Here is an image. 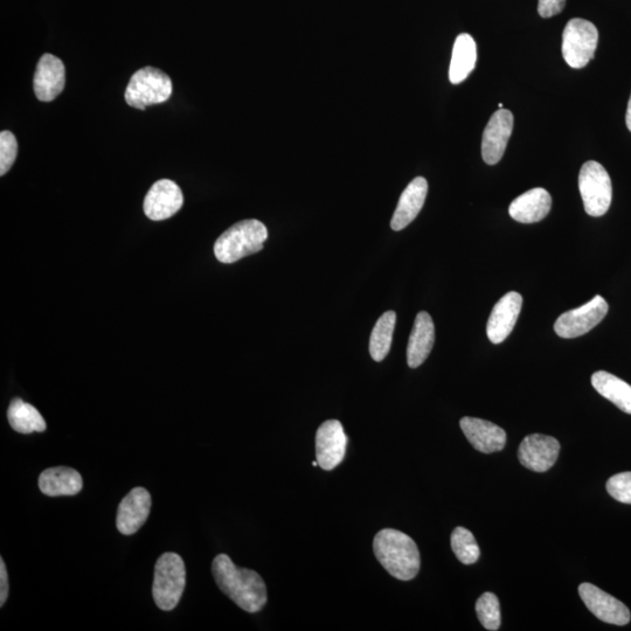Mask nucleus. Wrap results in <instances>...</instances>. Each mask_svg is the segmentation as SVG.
Returning a JSON list of instances; mask_svg holds the SVG:
<instances>
[{"instance_id": "22", "label": "nucleus", "mask_w": 631, "mask_h": 631, "mask_svg": "<svg viewBox=\"0 0 631 631\" xmlns=\"http://www.w3.org/2000/svg\"><path fill=\"white\" fill-rule=\"evenodd\" d=\"M477 62V46L473 37L462 33L456 38L452 62L449 68V80L453 85H460L474 71Z\"/></svg>"}, {"instance_id": "25", "label": "nucleus", "mask_w": 631, "mask_h": 631, "mask_svg": "<svg viewBox=\"0 0 631 631\" xmlns=\"http://www.w3.org/2000/svg\"><path fill=\"white\" fill-rule=\"evenodd\" d=\"M395 323L397 314L394 311H387L374 325L370 338V353L376 362L384 360L391 350Z\"/></svg>"}, {"instance_id": "16", "label": "nucleus", "mask_w": 631, "mask_h": 631, "mask_svg": "<svg viewBox=\"0 0 631 631\" xmlns=\"http://www.w3.org/2000/svg\"><path fill=\"white\" fill-rule=\"evenodd\" d=\"M522 307L523 297L516 291L504 295L496 303L487 324V334L491 343L501 344L509 337L515 329Z\"/></svg>"}, {"instance_id": "3", "label": "nucleus", "mask_w": 631, "mask_h": 631, "mask_svg": "<svg viewBox=\"0 0 631 631\" xmlns=\"http://www.w3.org/2000/svg\"><path fill=\"white\" fill-rule=\"evenodd\" d=\"M268 239V230L259 220H242L220 235L214 254L221 263H234L259 253Z\"/></svg>"}, {"instance_id": "21", "label": "nucleus", "mask_w": 631, "mask_h": 631, "mask_svg": "<svg viewBox=\"0 0 631 631\" xmlns=\"http://www.w3.org/2000/svg\"><path fill=\"white\" fill-rule=\"evenodd\" d=\"M82 487V477L73 468H48L39 477L40 491L50 497L75 496L79 494Z\"/></svg>"}, {"instance_id": "7", "label": "nucleus", "mask_w": 631, "mask_h": 631, "mask_svg": "<svg viewBox=\"0 0 631 631\" xmlns=\"http://www.w3.org/2000/svg\"><path fill=\"white\" fill-rule=\"evenodd\" d=\"M599 44V31L588 20L574 18L563 33V57L574 69L586 67L594 58Z\"/></svg>"}, {"instance_id": "24", "label": "nucleus", "mask_w": 631, "mask_h": 631, "mask_svg": "<svg viewBox=\"0 0 631 631\" xmlns=\"http://www.w3.org/2000/svg\"><path fill=\"white\" fill-rule=\"evenodd\" d=\"M10 426L20 434L46 431V422L38 409L22 399H13L8 409Z\"/></svg>"}, {"instance_id": "5", "label": "nucleus", "mask_w": 631, "mask_h": 631, "mask_svg": "<svg viewBox=\"0 0 631 631\" xmlns=\"http://www.w3.org/2000/svg\"><path fill=\"white\" fill-rule=\"evenodd\" d=\"M172 92L168 74L155 67H144L131 76L124 99L130 107L145 110L168 101Z\"/></svg>"}, {"instance_id": "19", "label": "nucleus", "mask_w": 631, "mask_h": 631, "mask_svg": "<svg viewBox=\"0 0 631 631\" xmlns=\"http://www.w3.org/2000/svg\"><path fill=\"white\" fill-rule=\"evenodd\" d=\"M551 207V194L542 187H537L513 200L509 213L510 217L518 223L535 224L547 217Z\"/></svg>"}, {"instance_id": "30", "label": "nucleus", "mask_w": 631, "mask_h": 631, "mask_svg": "<svg viewBox=\"0 0 631 631\" xmlns=\"http://www.w3.org/2000/svg\"><path fill=\"white\" fill-rule=\"evenodd\" d=\"M566 0H539L538 12L543 18L559 15L565 9Z\"/></svg>"}, {"instance_id": "10", "label": "nucleus", "mask_w": 631, "mask_h": 631, "mask_svg": "<svg viewBox=\"0 0 631 631\" xmlns=\"http://www.w3.org/2000/svg\"><path fill=\"white\" fill-rule=\"evenodd\" d=\"M348 436L338 420H328L316 434V460L324 470H334L344 460Z\"/></svg>"}, {"instance_id": "33", "label": "nucleus", "mask_w": 631, "mask_h": 631, "mask_svg": "<svg viewBox=\"0 0 631 631\" xmlns=\"http://www.w3.org/2000/svg\"><path fill=\"white\" fill-rule=\"evenodd\" d=\"M498 107H499V108H501V109H503V104H502V103H499V104H498Z\"/></svg>"}, {"instance_id": "1", "label": "nucleus", "mask_w": 631, "mask_h": 631, "mask_svg": "<svg viewBox=\"0 0 631 631\" xmlns=\"http://www.w3.org/2000/svg\"><path fill=\"white\" fill-rule=\"evenodd\" d=\"M212 573L220 591L245 612H260L268 601L267 587L259 573L234 565L227 554L213 560Z\"/></svg>"}, {"instance_id": "32", "label": "nucleus", "mask_w": 631, "mask_h": 631, "mask_svg": "<svg viewBox=\"0 0 631 631\" xmlns=\"http://www.w3.org/2000/svg\"><path fill=\"white\" fill-rule=\"evenodd\" d=\"M626 123H627V127L631 133V96L628 102V109H627V115H626Z\"/></svg>"}, {"instance_id": "4", "label": "nucleus", "mask_w": 631, "mask_h": 631, "mask_svg": "<svg viewBox=\"0 0 631 631\" xmlns=\"http://www.w3.org/2000/svg\"><path fill=\"white\" fill-rule=\"evenodd\" d=\"M186 585V570L177 553H164L155 566L152 596L159 609L170 612L178 606Z\"/></svg>"}, {"instance_id": "28", "label": "nucleus", "mask_w": 631, "mask_h": 631, "mask_svg": "<svg viewBox=\"0 0 631 631\" xmlns=\"http://www.w3.org/2000/svg\"><path fill=\"white\" fill-rule=\"evenodd\" d=\"M18 155V142L11 131L0 134V176H5L15 164Z\"/></svg>"}, {"instance_id": "13", "label": "nucleus", "mask_w": 631, "mask_h": 631, "mask_svg": "<svg viewBox=\"0 0 631 631\" xmlns=\"http://www.w3.org/2000/svg\"><path fill=\"white\" fill-rule=\"evenodd\" d=\"M512 130L513 115L510 110L499 109L491 116L482 140V157L485 163L495 165L501 161Z\"/></svg>"}, {"instance_id": "18", "label": "nucleus", "mask_w": 631, "mask_h": 631, "mask_svg": "<svg viewBox=\"0 0 631 631\" xmlns=\"http://www.w3.org/2000/svg\"><path fill=\"white\" fill-rule=\"evenodd\" d=\"M428 193V183L424 177H418L408 184L402 192L391 221L392 230L399 232L404 230L413 220L419 216Z\"/></svg>"}, {"instance_id": "29", "label": "nucleus", "mask_w": 631, "mask_h": 631, "mask_svg": "<svg viewBox=\"0 0 631 631\" xmlns=\"http://www.w3.org/2000/svg\"><path fill=\"white\" fill-rule=\"evenodd\" d=\"M607 491L616 501L631 504V473H621L609 478Z\"/></svg>"}, {"instance_id": "14", "label": "nucleus", "mask_w": 631, "mask_h": 631, "mask_svg": "<svg viewBox=\"0 0 631 631\" xmlns=\"http://www.w3.org/2000/svg\"><path fill=\"white\" fill-rule=\"evenodd\" d=\"M66 85V69L64 62L52 54H44L40 58L36 74H34L33 88L37 99L41 102H51L64 92Z\"/></svg>"}, {"instance_id": "11", "label": "nucleus", "mask_w": 631, "mask_h": 631, "mask_svg": "<svg viewBox=\"0 0 631 631\" xmlns=\"http://www.w3.org/2000/svg\"><path fill=\"white\" fill-rule=\"evenodd\" d=\"M560 443L558 440L543 434L526 436L520 443L518 459L525 468L536 473H545L558 460Z\"/></svg>"}, {"instance_id": "15", "label": "nucleus", "mask_w": 631, "mask_h": 631, "mask_svg": "<svg viewBox=\"0 0 631 631\" xmlns=\"http://www.w3.org/2000/svg\"><path fill=\"white\" fill-rule=\"evenodd\" d=\"M151 495L147 489L135 488L122 499L117 510L116 526L124 536L134 535L150 515Z\"/></svg>"}, {"instance_id": "12", "label": "nucleus", "mask_w": 631, "mask_h": 631, "mask_svg": "<svg viewBox=\"0 0 631 631\" xmlns=\"http://www.w3.org/2000/svg\"><path fill=\"white\" fill-rule=\"evenodd\" d=\"M579 594L586 607L599 620L616 626H626L630 622L631 616L627 606L600 588L585 582L580 585Z\"/></svg>"}, {"instance_id": "9", "label": "nucleus", "mask_w": 631, "mask_h": 631, "mask_svg": "<svg viewBox=\"0 0 631 631\" xmlns=\"http://www.w3.org/2000/svg\"><path fill=\"white\" fill-rule=\"evenodd\" d=\"M184 205L183 191L170 179L158 180L144 199V213L150 220L169 219Z\"/></svg>"}, {"instance_id": "20", "label": "nucleus", "mask_w": 631, "mask_h": 631, "mask_svg": "<svg viewBox=\"0 0 631 631\" xmlns=\"http://www.w3.org/2000/svg\"><path fill=\"white\" fill-rule=\"evenodd\" d=\"M435 343V327L426 311L415 317L414 327L407 346V363L411 369L421 366L431 355Z\"/></svg>"}, {"instance_id": "31", "label": "nucleus", "mask_w": 631, "mask_h": 631, "mask_svg": "<svg viewBox=\"0 0 631 631\" xmlns=\"http://www.w3.org/2000/svg\"><path fill=\"white\" fill-rule=\"evenodd\" d=\"M0 584H2V587H0V606H4L6 600H8L9 598V577H8V571H6V566H5V561L2 559H0Z\"/></svg>"}, {"instance_id": "23", "label": "nucleus", "mask_w": 631, "mask_h": 631, "mask_svg": "<svg viewBox=\"0 0 631 631\" xmlns=\"http://www.w3.org/2000/svg\"><path fill=\"white\" fill-rule=\"evenodd\" d=\"M592 385L603 398L613 402L622 412L631 414V386L626 381L606 371H599L593 374Z\"/></svg>"}, {"instance_id": "17", "label": "nucleus", "mask_w": 631, "mask_h": 631, "mask_svg": "<svg viewBox=\"0 0 631 631\" xmlns=\"http://www.w3.org/2000/svg\"><path fill=\"white\" fill-rule=\"evenodd\" d=\"M460 426L464 435L478 452L491 454L501 452L506 445V433L503 428L476 418L461 419Z\"/></svg>"}, {"instance_id": "2", "label": "nucleus", "mask_w": 631, "mask_h": 631, "mask_svg": "<svg viewBox=\"0 0 631 631\" xmlns=\"http://www.w3.org/2000/svg\"><path fill=\"white\" fill-rule=\"evenodd\" d=\"M373 551L381 566L395 579L413 580L420 571L418 546L406 533L393 529L381 530L374 537Z\"/></svg>"}, {"instance_id": "26", "label": "nucleus", "mask_w": 631, "mask_h": 631, "mask_svg": "<svg viewBox=\"0 0 631 631\" xmlns=\"http://www.w3.org/2000/svg\"><path fill=\"white\" fill-rule=\"evenodd\" d=\"M452 549L457 559L464 565H473L480 559L481 551L476 539L466 528H456L452 533Z\"/></svg>"}, {"instance_id": "6", "label": "nucleus", "mask_w": 631, "mask_h": 631, "mask_svg": "<svg viewBox=\"0 0 631 631\" xmlns=\"http://www.w3.org/2000/svg\"><path fill=\"white\" fill-rule=\"evenodd\" d=\"M579 190L588 216H605L612 204L613 186L608 172L600 163L589 161L582 165Z\"/></svg>"}, {"instance_id": "27", "label": "nucleus", "mask_w": 631, "mask_h": 631, "mask_svg": "<svg viewBox=\"0 0 631 631\" xmlns=\"http://www.w3.org/2000/svg\"><path fill=\"white\" fill-rule=\"evenodd\" d=\"M478 620L482 626L491 631H496L501 627V605L494 593H484L476 603Z\"/></svg>"}, {"instance_id": "8", "label": "nucleus", "mask_w": 631, "mask_h": 631, "mask_svg": "<svg viewBox=\"0 0 631 631\" xmlns=\"http://www.w3.org/2000/svg\"><path fill=\"white\" fill-rule=\"evenodd\" d=\"M608 310L609 307L605 298L600 295L595 296L592 301L582 305V307L561 315L554 324V331L559 337L566 339L584 336L603 321Z\"/></svg>"}]
</instances>
